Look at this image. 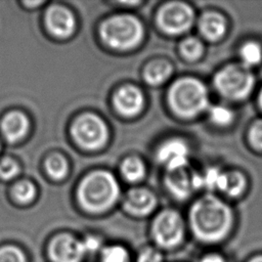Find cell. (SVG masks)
Instances as JSON below:
<instances>
[{"label":"cell","instance_id":"obj_8","mask_svg":"<svg viewBox=\"0 0 262 262\" xmlns=\"http://www.w3.org/2000/svg\"><path fill=\"white\" fill-rule=\"evenodd\" d=\"M192 9L181 2H170L164 5L159 14L160 27L169 34H181L186 32L192 25Z\"/></svg>","mask_w":262,"mask_h":262},{"label":"cell","instance_id":"obj_9","mask_svg":"<svg viewBox=\"0 0 262 262\" xmlns=\"http://www.w3.org/2000/svg\"><path fill=\"white\" fill-rule=\"evenodd\" d=\"M49 254L53 262H80L86 252L82 241L62 234L51 242Z\"/></svg>","mask_w":262,"mask_h":262},{"label":"cell","instance_id":"obj_27","mask_svg":"<svg viewBox=\"0 0 262 262\" xmlns=\"http://www.w3.org/2000/svg\"><path fill=\"white\" fill-rule=\"evenodd\" d=\"M0 262H26L23 252L12 246L0 249Z\"/></svg>","mask_w":262,"mask_h":262},{"label":"cell","instance_id":"obj_32","mask_svg":"<svg viewBox=\"0 0 262 262\" xmlns=\"http://www.w3.org/2000/svg\"><path fill=\"white\" fill-rule=\"evenodd\" d=\"M201 262H225V260L219 255L212 254V255H208L205 258H203V260Z\"/></svg>","mask_w":262,"mask_h":262},{"label":"cell","instance_id":"obj_2","mask_svg":"<svg viewBox=\"0 0 262 262\" xmlns=\"http://www.w3.org/2000/svg\"><path fill=\"white\" fill-rule=\"evenodd\" d=\"M119 196V184L106 171H95L88 174L78 188V200L89 212L99 213L114 205Z\"/></svg>","mask_w":262,"mask_h":262},{"label":"cell","instance_id":"obj_15","mask_svg":"<svg viewBox=\"0 0 262 262\" xmlns=\"http://www.w3.org/2000/svg\"><path fill=\"white\" fill-rule=\"evenodd\" d=\"M29 121L27 117L18 112H11L6 115L1 123V132L9 142L20 140L28 132Z\"/></svg>","mask_w":262,"mask_h":262},{"label":"cell","instance_id":"obj_6","mask_svg":"<svg viewBox=\"0 0 262 262\" xmlns=\"http://www.w3.org/2000/svg\"><path fill=\"white\" fill-rule=\"evenodd\" d=\"M72 135L82 147L95 149L101 147L107 140L108 131L105 123L96 115L80 116L72 125Z\"/></svg>","mask_w":262,"mask_h":262},{"label":"cell","instance_id":"obj_26","mask_svg":"<svg viewBox=\"0 0 262 262\" xmlns=\"http://www.w3.org/2000/svg\"><path fill=\"white\" fill-rule=\"evenodd\" d=\"M19 172V167L15 161L9 158L0 160V178L10 180L14 178Z\"/></svg>","mask_w":262,"mask_h":262},{"label":"cell","instance_id":"obj_25","mask_svg":"<svg viewBox=\"0 0 262 262\" xmlns=\"http://www.w3.org/2000/svg\"><path fill=\"white\" fill-rule=\"evenodd\" d=\"M210 118L215 124L224 126L232 121L233 114L229 108L225 106L215 105L210 110Z\"/></svg>","mask_w":262,"mask_h":262},{"label":"cell","instance_id":"obj_21","mask_svg":"<svg viewBox=\"0 0 262 262\" xmlns=\"http://www.w3.org/2000/svg\"><path fill=\"white\" fill-rule=\"evenodd\" d=\"M241 56L245 67L256 66L262 60V48L255 42H248L242 47Z\"/></svg>","mask_w":262,"mask_h":262},{"label":"cell","instance_id":"obj_11","mask_svg":"<svg viewBox=\"0 0 262 262\" xmlns=\"http://www.w3.org/2000/svg\"><path fill=\"white\" fill-rule=\"evenodd\" d=\"M188 154V147L182 140L172 139L159 148L158 158L166 165L168 171H171L187 167Z\"/></svg>","mask_w":262,"mask_h":262},{"label":"cell","instance_id":"obj_10","mask_svg":"<svg viewBox=\"0 0 262 262\" xmlns=\"http://www.w3.org/2000/svg\"><path fill=\"white\" fill-rule=\"evenodd\" d=\"M45 24L50 33L59 38L69 37L76 28V20L73 13L66 7L58 5L51 6L46 11Z\"/></svg>","mask_w":262,"mask_h":262},{"label":"cell","instance_id":"obj_30","mask_svg":"<svg viewBox=\"0 0 262 262\" xmlns=\"http://www.w3.org/2000/svg\"><path fill=\"white\" fill-rule=\"evenodd\" d=\"M162 255L159 251L152 248H146L138 256L137 262H161Z\"/></svg>","mask_w":262,"mask_h":262},{"label":"cell","instance_id":"obj_31","mask_svg":"<svg viewBox=\"0 0 262 262\" xmlns=\"http://www.w3.org/2000/svg\"><path fill=\"white\" fill-rule=\"evenodd\" d=\"M86 254L94 253L100 248V241L95 236H87L84 241H82Z\"/></svg>","mask_w":262,"mask_h":262},{"label":"cell","instance_id":"obj_19","mask_svg":"<svg viewBox=\"0 0 262 262\" xmlns=\"http://www.w3.org/2000/svg\"><path fill=\"white\" fill-rule=\"evenodd\" d=\"M122 174L130 182H135L140 180L144 176V165L143 163L135 157H130L126 159L122 164Z\"/></svg>","mask_w":262,"mask_h":262},{"label":"cell","instance_id":"obj_29","mask_svg":"<svg viewBox=\"0 0 262 262\" xmlns=\"http://www.w3.org/2000/svg\"><path fill=\"white\" fill-rule=\"evenodd\" d=\"M249 135L252 144L262 149V120L257 121L252 125Z\"/></svg>","mask_w":262,"mask_h":262},{"label":"cell","instance_id":"obj_12","mask_svg":"<svg viewBox=\"0 0 262 262\" xmlns=\"http://www.w3.org/2000/svg\"><path fill=\"white\" fill-rule=\"evenodd\" d=\"M166 185L175 198L184 200L195 189L194 173L189 172L187 167L168 171Z\"/></svg>","mask_w":262,"mask_h":262},{"label":"cell","instance_id":"obj_35","mask_svg":"<svg viewBox=\"0 0 262 262\" xmlns=\"http://www.w3.org/2000/svg\"><path fill=\"white\" fill-rule=\"evenodd\" d=\"M260 104L262 105V91H261V93H260Z\"/></svg>","mask_w":262,"mask_h":262},{"label":"cell","instance_id":"obj_23","mask_svg":"<svg viewBox=\"0 0 262 262\" xmlns=\"http://www.w3.org/2000/svg\"><path fill=\"white\" fill-rule=\"evenodd\" d=\"M203 49L204 47L202 42L194 37L186 38L180 45L181 53L187 59L199 58L203 53Z\"/></svg>","mask_w":262,"mask_h":262},{"label":"cell","instance_id":"obj_13","mask_svg":"<svg viewBox=\"0 0 262 262\" xmlns=\"http://www.w3.org/2000/svg\"><path fill=\"white\" fill-rule=\"evenodd\" d=\"M116 108L124 116L137 115L143 105V95L134 86H124L120 88L114 98Z\"/></svg>","mask_w":262,"mask_h":262},{"label":"cell","instance_id":"obj_18","mask_svg":"<svg viewBox=\"0 0 262 262\" xmlns=\"http://www.w3.org/2000/svg\"><path fill=\"white\" fill-rule=\"evenodd\" d=\"M246 180L238 172L223 173L218 189L230 196L238 195L245 188Z\"/></svg>","mask_w":262,"mask_h":262},{"label":"cell","instance_id":"obj_33","mask_svg":"<svg viewBox=\"0 0 262 262\" xmlns=\"http://www.w3.org/2000/svg\"><path fill=\"white\" fill-rule=\"evenodd\" d=\"M42 2L41 1H39V2H25V4L26 5H33V6H36V5H39V4H41Z\"/></svg>","mask_w":262,"mask_h":262},{"label":"cell","instance_id":"obj_24","mask_svg":"<svg viewBox=\"0 0 262 262\" xmlns=\"http://www.w3.org/2000/svg\"><path fill=\"white\" fill-rule=\"evenodd\" d=\"M128 253L122 246L105 247L100 254L101 262H127Z\"/></svg>","mask_w":262,"mask_h":262},{"label":"cell","instance_id":"obj_14","mask_svg":"<svg viewBox=\"0 0 262 262\" xmlns=\"http://www.w3.org/2000/svg\"><path fill=\"white\" fill-rule=\"evenodd\" d=\"M155 194L145 188L131 189L124 201L125 209L134 215H146L155 208Z\"/></svg>","mask_w":262,"mask_h":262},{"label":"cell","instance_id":"obj_4","mask_svg":"<svg viewBox=\"0 0 262 262\" xmlns=\"http://www.w3.org/2000/svg\"><path fill=\"white\" fill-rule=\"evenodd\" d=\"M100 36L110 47L118 50H128L141 41L143 27L140 20L133 15H114L101 25Z\"/></svg>","mask_w":262,"mask_h":262},{"label":"cell","instance_id":"obj_20","mask_svg":"<svg viewBox=\"0 0 262 262\" xmlns=\"http://www.w3.org/2000/svg\"><path fill=\"white\" fill-rule=\"evenodd\" d=\"M45 169L48 175L54 180H60L68 173V163L60 155H52L45 162Z\"/></svg>","mask_w":262,"mask_h":262},{"label":"cell","instance_id":"obj_34","mask_svg":"<svg viewBox=\"0 0 262 262\" xmlns=\"http://www.w3.org/2000/svg\"><path fill=\"white\" fill-rule=\"evenodd\" d=\"M250 262H262V256H259V257H256L254 259H252Z\"/></svg>","mask_w":262,"mask_h":262},{"label":"cell","instance_id":"obj_1","mask_svg":"<svg viewBox=\"0 0 262 262\" xmlns=\"http://www.w3.org/2000/svg\"><path fill=\"white\" fill-rule=\"evenodd\" d=\"M189 219L192 231L198 238L204 242H217L229 231L232 213L221 200L206 195L194 203Z\"/></svg>","mask_w":262,"mask_h":262},{"label":"cell","instance_id":"obj_28","mask_svg":"<svg viewBox=\"0 0 262 262\" xmlns=\"http://www.w3.org/2000/svg\"><path fill=\"white\" fill-rule=\"evenodd\" d=\"M223 172L218 170L217 168H209L203 175V186L208 187L209 189H218L219 183L221 180Z\"/></svg>","mask_w":262,"mask_h":262},{"label":"cell","instance_id":"obj_22","mask_svg":"<svg viewBox=\"0 0 262 262\" xmlns=\"http://www.w3.org/2000/svg\"><path fill=\"white\" fill-rule=\"evenodd\" d=\"M12 194L15 201L20 204L31 203L36 195V188L30 181H20L16 183L12 189Z\"/></svg>","mask_w":262,"mask_h":262},{"label":"cell","instance_id":"obj_7","mask_svg":"<svg viewBox=\"0 0 262 262\" xmlns=\"http://www.w3.org/2000/svg\"><path fill=\"white\" fill-rule=\"evenodd\" d=\"M184 226L180 215L173 210L162 212L152 224L155 241L162 247H175L183 237Z\"/></svg>","mask_w":262,"mask_h":262},{"label":"cell","instance_id":"obj_3","mask_svg":"<svg viewBox=\"0 0 262 262\" xmlns=\"http://www.w3.org/2000/svg\"><path fill=\"white\" fill-rule=\"evenodd\" d=\"M169 103L173 111L182 117H194L206 110L208 92L205 85L193 78H182L170 88Z\"/></svg>","mask_w":262,"mask_h":262},{"label":"cell","instance_id":"obj_5","mask_svg":"<svg viewBox=\"0 0 262 262\" xmlns=\"http://www.w3.org/2000/svg\"><path fill=\"white\" fill-rule=\"evenodd\" d=\"M214 83L223 96L237 100L246 98L251 93L255 78L247 67L229 64L218 72Z\"/></svg>","mask_w":262,"mask_h":262},{"label":"cell","instance_id":"obj_16","mask_svg":"<svg viewBox=\"0 0 262 262\" xmlns=\"http://www.w3.org/2000/svg\"><path fill=\"white\" fill-rule=\"evenodd\" d=\"M200 29L205 38L211 41H216L224 35L225 20L218 13H205L201 18Z\"/></svg>","mask_w":262,"mask_h":262},{"label":"cell","instance_id":"obj_17","mask_svg":"<svg viewBox=\"0 0 262 262\" xmlns=\"http://www.w3.org/2000/svg\"><path fill=\"white\" fill-rule=\"evenodd\" d=\"M172 67L165 60H155L144 70V79L150 85H159L165 82L171 75Z\"/></svg>","mask_w":262,"mask_h":262}]
</instances>
